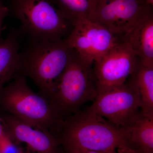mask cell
<instances>
[{
    "mask_svg": "<svg viewBox=\"0 0 153 153\" xmlns=\"http://www.w3.org/2000/svg\"><path fill=\"white\" fill-rule=\"evenodd\" d=\"M61 146L115 153L128 146L123 129L117 126L88 108L65 118L57 135Z\"/></svg>",
    "mask_w": 153,
    "mask_h": 153,
    "instance_id": "6da1fadb",
    "label": "cell"
},
{
    "mask_svg": "<svg viewBox=\"0 0 153 153\" xmlns=\"http://www.w3.org/2000/svg\"><path fill=\"white\" fill-rule=\"evenodd\" d=\"M20 50V74L32 79L39 93L50 101L63 71L68 65L72 50L64 40L35 41Z\"/></svg>",
    "mask_w": 153,
    "mask_h": 153,
    "instance_id": "7a4b0ae2",
    "label": "cell"
},
{
    "mask_svg": "<svg viewBox=\"0 0 153 153\" xmlns=\"http://www.w3.org/2000/svg\"><path fill=\"white\" fill-rule=\"evenodd\" d=\"M0 106L9 114L37 128L56 135L64 120L49 100L36 93L20 74L0 91Z\"/></svg>",
    "mask_w": 153,
    "mask_h": 153,
    "instance_id": "3957f363",
    "label": "cell"
},
{
    "mask_svg": "<svg viewBox=\"0 0 153 153\" xmlns=\"http://www.w3.org/2000/svg\"><path fill=\"white\" fill-rule=\"evenodd\" d=\"M7 7L21 23V33L30 40H64L73 27L50 0H10Z\"/></svg>",
    "mask_w": 153,
    "mask_h": 153,
    "instance_id": "277c9868",
    "label": "cell"
},
{
    "mask_svg": "<svg viewBox=\"0 0 153 153\" xmlns=\"http://www.w3.org/2000/svg\"><path fill=\"white\" fill-rule=\"evenodd\" d=\"M72 51L50 100L55 111L63 120L79 111L85 103L95 100L98 95L91 64Z\"/></svg>",
    "mask_w": 153,
    "mask_h": 153,
    "instance_id": "5b68a950",
    "label": "cell"
},
{
    "mask_svg": "<svg viewBox=\"0 0 153 153\" xmlns=\"http://www.w3.org/2000/svg\"><path fill=\"white\" fill-rule=\"evenodd\" d=\"M89 108L114 125L124 128L140 114L141 102L137 88L130 78L128 82L98 94Z\"/></svg>",
    "mask_w": 153,
    "mask_h": 153,
    "instance_id": "8992f818",
    "label": "cell"
},
{
    "mask_svg": "<svg viewBox=\"0 0 153 153\" xmlns=\"http://www.w3.org/2000/svg\"><path fill=\"white\" fill-rule=\"evenodd\" d=\"M139 61L126 39L117 42L94 62L93 72L98 94L124 83L134 73Z\"/></svg>",
    "mask_w": 153,
    "mask_h": 153,
    "instance_id": "52a82bcc",
    "label": "cell"
},
{
    "mask_svg": "<svg viewBox=\"0 0 153 153\" xmlns=\"http://www.w3.org/2000/svg\"><path fill=\"white\" fill-rule=\"evenodd\" d=\"M145 0H96L90 20L124 39L137 22L152 11Z\"/></svg>",
    "mask_w": 153,
    "mask_h": 153,
    "instance_id": "ba28073f",
    "label": "cell"
},
{
    "mask_svg": "<svg viewBox=\"0 0 153 153\" xmlns=\"http://www.w3.org/2000/svg\"><path fill=\"white\" fill-rule=\"evenodd\" d=\"M122 39L102 25L85 19L74 23L65 40L70 49L92 65Z\"/></svg>",
    "mask_w": 153,
    "mask_h": 153,
    "instance_id": "9c48e42d",
    "label": "cell"
},
{
    "mask_svg": "<svg viewBox=\"0 0 153 153\" xmlns=\"http://www.w3.org/2000/svg\"><path fill=\"white\" fill-rule=\"evenodd\" d=\"M1 117L14 144L25 143L32 153H60L61 145L57 136L32 126L8 113Z\"/></svg>",
    "mask_w": 153,
    "mask_h": 153,
    "instance_id": "30bf717a",
    "label": "cell"
},
{
    "mask_svg": "<svg viewBox=\"0 0 153 153\" xmlns=\"http://www.w3.org/2000/svg\"><path fill=\"white\" fill-rule=\"evenodd\" d=\"M139 60L153 65V16L151 11L137 22L124 38Z\"/></svg>",
    "mask_w": 153,
    "mask_h": 153,
    "instance_id": "8fae6325",
    "label": "cell"
},
{
    "mask_svg": "<svg viewBox=\"0 0 153 153\" xmlns=\"http://www.w3.org/2000/svg\"><path fill=\"white\" fill-rule=\"evenodd\" d=\"M20 30L12 29L0 44V91L20 74Z\"/></svg>",
    "mask_w": 153,
    "mask_h": 153,
    "instance_id": "7c38bea8",
    "label": "cell"
},
{
    "mask_svg": "<svg viewBox=\"0 0 153 153\" xmlns=\"http://www.w3.org/2000/svg\"><path fill=\"white\" fill-rule=\"evenodd\" d=\"M123 129L129 147L143 153H153V118L141 112L132 124Z\"/></svg>",
    "mask_w": 153,
    "mask_h": 153,
    "instance_id": "4fadbf2b",
    "label": "cell"
},
{
    "mask_svg": "<svg viewBox=\"0 0 153 153\" xmlns=\"http://www.w3.org/2000/svg\"><path fill=\"white\" fill-rule=\"evenodd\" d=\"M130 78L135 84L139 93L141 112L153 118V65H145L139 61Z\"/></svg>",
    "mask_w": 153,
    "mask_h": 153,
    "instance_id": "5bb4252c",
    "label": "cell"
},
{
    "mask_svg": "<svg viewBox=\"0 0 153 153\" xmlns=\"http://www.w3.org/2000/svg\"><path fill=\"white\" fill-rule=\"evenodd\" d=\"M56 8L74 25L82 19H90L96 0H50Z\"/></svg>",
    "mask_w": 153,
    "mask_h": 153,
    "instance_id": "9a60e30c",
    "label": "cell"
},
{
    "mask_svg": "<svg viewBox=\"0 0 153 153\" xmlns=\"http://www.w3.org/2000/svg\"><path fill=\"white\" fill-rule=\"evenodd\" d=\"M0 146L1 153H5L16 149L15 144L9 137L2 118L0 116Z\"/></svg>",
    "mask_w": 153,
    "mask_h": 153,
    "instance_id": "2e32d148",
    "label": "cell"
},
{
    "mask_svg": "<svg viewBox=\"0 0 153 153\" xmlns=\"http://www.w3.org/2000/svg\"><path fill=\"white\" fill-rule=\"evenodd\" d=\"M63 148V153H106L96 151L88 150L69 146H61ZM118 153L117 152L116 153Z\"/></svg>",
    "mask_w": 153,
    "mask_h": 153,
    "instance_id": "e0dca14e",
    "label": "cell"
},
{
    "mask_svg": "<svg viewBox=\"0 0 153 153\" xmlns=\"http://www.w3.org/2000/svg\"><path fill=\"white\" fill-rule=\"evenodd\" d=\"M10 13L8 8L5 6L3 3L2 0H0V44L1 43L2 41L1 35L2 25L4 19Z\"/></svg>",
    "mask_w": 153,
    "mask_h": 153,
    "instance_id": "ac0fdd59",
    "label": "cell"
},
{
    "mask_svg": "<svg viewBox=\"0 0 153 153\" xmlns=\"http://www.w3.org/2000/svg\"><path fill=\"white\" fill-rule=\"evenodd\" d=\"M118 153H143L140 151L134 149L128 146L122 147L117 149Z\"/></svg>",
    "mask_w": 153,
    "mask_h": 153,
    "instance_id": "d6986e66",
    "label": "cell"
},
{
    "mask_svg": "<svg viewBox=\"0 0 153 153\" xmlns=\"http://www.w3.org/2000/svg\"><path fill=\"white\" fill-rule=\"evenodd\" d=\"M148 4L149 5L153 6V0H145Z\"/></svg>",
    "mask_w": 153,
    "mask_h": 153,
    "instance_id": "ffe728a7",
    "label": "cell"
},
{
    "mask_svg": "<svg viewBox=\"0 0 153 153\" xmlns=\"http://www.w3.org/2000/svg\"><path fill=\"white\" fill-rule=\"evenodd\" d=\"M0 153H1V146H0Z\"/></svg>",
    "mask_w": 153,
    "mask_h": 153,
    "instance_id": "44dd1931",
    "label": "cell"
}]
</instances>
